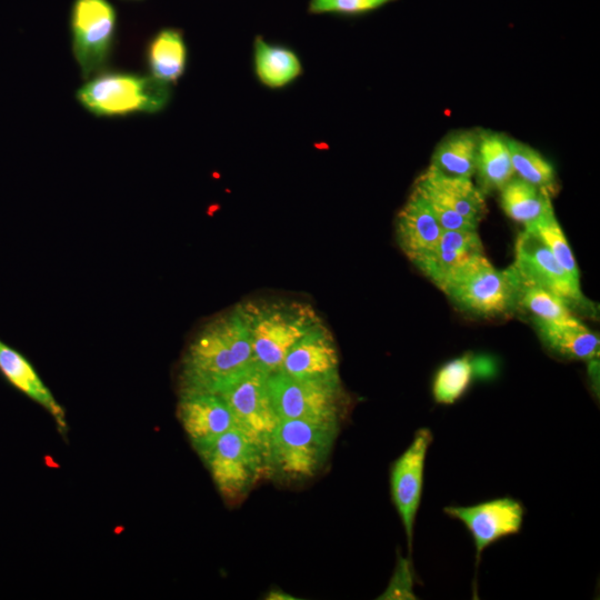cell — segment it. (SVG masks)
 <instances>
[{"label":"cell","instance_id":"obj_5","mask_svg":"<svg viewBox=\"0 0 600 600\" xmlns=\"http://www.w3.org/2000/svg\"><path fill=\"white\" fill-rule=\"evenodd\" d=\"M78 102L98 117L161 111L170 99L169 84L130 72L98 73L77 90Z\"/></svg>","mask_w":600,"mask_h":600},{"label":"cell","instance_id":"obj_24","mask_svg":"<svg viewBox=\"0 0 600 600\" xmlns=\"http://www.w3.org/2000/svg\"><path fill=\"white\" fill-rule=\"evenodd\" d=\"M478 143L476 131L454 132L439 143L431 166L447 176L471 179L476 173Z\"/></svg>","mask_w":600,"mask_h":600},{"label":"cell","instance_id":"obj_29","mask_svg":"<svg viewBox=\"0 0 600 600\" xmlns=\"http://www.w3.org/2000/svg\"><path fill=\"white\" fill-rule=\"evenodd\" d=\"M396 0H310L311 13L356 16L379 9Z\"/></svg>","mask_w":600,"mask_h":600},{"label":"cell","instance_id":"obj_14","mask_svg":"<svg viewBox=\"0 0 600 600\" xmlns=\"http://www.w3.org/2000/svg\"><path fill=\"white\" fill-rule=\"evenodd\" d=\"M278 372L298 379L340 377L338 348L323 322L311 329L289 350Z\"/></svg>","mask_w":600,"mask_h":600},{"label":"cell","instance_id":"obj_7","mask_svg":"<svg viewBox=\"0 0 600 600\" xmlns=\"http://www.w3.org/2000/svg\"><path fill=\"white\" fill-rule=\"evenodd\" d=\"M268 384L279 419L340 426L349 409L340 377L298 379L274 372L269 374Z\"/></svg>","mask_w":600,"mask_h":600},{"label":"cell","instance_id":"obj_12","mask_svg":"<svg viewBox=\"0 0 600 600\" xmlns=\"http://www.w3.org/2000/svg\"><path fill=\"white\" fill-rule=\"evenodd\" d=\"M268 378L269 373L254 366L219 393L228 404L236 427L262 442L267 449L280 420L273 407Z\"/></svg>","mask_w":600,"mask_h":600},{"label":"cell","instance_id":"obj_23","mask_svg":"<svg viewBox=\"0 0 600 600\" xmlns=\"http://www.w3.org/2000/svg\"><path fill=\"white\" fill-rule=\"evenodd\" d=\"M253 58L258 79L270 88L287 86L302 71L301 62L292 50L270 44L260 37L254 40Z\"/></svg>","mask_w":600,"mask_h":600},{"label":"cell","instance_id":"obj_4","mask_svg":"<svg viewBox=\"0 0 600 600\" xmlns=\"http://www.w3.org/2000/svg\"><path fill=\"white\" fill-rule=\"evenodd\" d=\"M196 451L229 503L240 501L259 480L269 477L267 447L238 427Z\"/></svg>","mask_w":600,"mask_h":600},{"label":"cell","instance_id":"obj_22","mask_svg":"<svg viewBox=\"0 0 600 600\" xmlns=\"http://www.w3.org/2000/svg\"><path fill=\"white\" fill-rule=\"evenodd\" d=\"M500 191L506 214L524 226L553 213L550 192L520 178H512Z\"/></svg>","mask_w":600,"mask_h":600},{"label":"cell","instance_id":"obj_2","mask_svg":"<svg viewBox=\"0 0 600 600\" xmlns=\"http://www.w3.org/2000/svg\"><path fill=\"white\" fill-rule=\"evenodd\" d=\"M234 309L248 330L256 366L269 374L278 372L289 350L322 322L311 304L298 300L248 299Z\"/></svg>","mask_w":600,"mask_h":600},{"label":"cell","instance_id":"obj_16","mask_svg":"<svg viewBox=\"0 0 600 600\" xmlns=\"http://www.w3.org/2000/svg\"><path fill=\"white\" fill-rule=\"evenodd\" d=\"M442 232L428 202L412 190L396 219L400 249L416 266L434 251Z\"/></svg>","mask_w":600,"mask_h":600},{"label":"cell","instance_id":"obj_8","mask_svg":"<svg viewBox=\"0 0 600 600\" xmlns=\"http://www.w3.org/2000/svg\"><path fill=\"white\" fill-rule=\"evenodd\" d=\"M117 14L109 0H74L70 13L72 51L83 78L106 67L111 54Z\"/></svg>","mask_w":600,"mask_h":600},{"label":"cell","instance_id":"obj_26","mask_svg":"<svg viewBox=\"0 0 600 600\" xmlns=\"http://www.w3.org/2000/svg\"><path fill=\"white\" fill-rule=\"evenodd\" d=\"M518 304L528 310L536 322L551 324L581 322L572 314L569 304L563 299L538 287L519 284Z\"/></svg>","mask_w":600,"mask_h":600},{"label":"cell","instance_id":"obj_17","mask_svg":"<svg viewBox=\"0 0 600 600\" xmlns=\"http://www.w3.org/2000/svg\"><path fill=\"white\" fill-rule=\"evenodd\" d=\"M483 253L477 230H443L434 251L416 267L439 288L458 268Z\"/></svg>","mask_w":600,"mask_h":600},{"label":"cell","instance_id":"obj_1","mask_svg":"<svg viewBox=\"0 0 600 600\" xmlns=\"http://www.w3.org/2000/svg\"><path fill=\"white\" fill-rule=\"evenodd\" d=\"M254 366L248 330L233 308L210 320L188 346L179 393L219 394Z\"/></svg>","mask_w":600,"mask_h":600},{"label":"cell","instance_id":"obj_6","mask_svg":"<svg viewBox=\"0 0 600 600\" xmlns=\"http://www.w3.org/2000/svg\"><path fill=\"white\" fill-rule=\"evenodd\" d=\"M460 309L483 317L509 312L518 304V279L509 267L496 269L479 254L452 272L439 287Z\"/></svg>","mask_w":600,"mask_h":600},{"label":"cell","instance_id":"obj_20","mask_svg":"<svg viewBox=\"0 0 600 600\" xmlns=\"http://www.w3.org/2000/svg\"><path fill=\"white\" fill-rule=\"evenodd\" d=\"M476 172L486 191L501 190L513 176L508 138L500 133H479Z\"/></svg>","mask_w":600,"mask_h":600},{"label":"cell","instance_id":"obj_9","mask_svg":"<svg viewBox=\"0 0 600 600\" xmlns=\"http://www.w3.org/2000/svg\"><path fill=\"white\" fill-rule=\"evenodd\" d=\"M432 441L433 434L429 428L418 429L408 448L390 468L391 500L406 532L409 559L412 553L416 517L422 498L426 460Z\"/></svg>","mask_w":600,"mask_h":600},{"label":"cell","instance_id":"obj_18","mask_svg":"<svg viewBox=\"0 0 600 600\" xmlns=\"http://www.w3.org/2000/svg\"><path fill=\"white\" fill-rule=\"evenodd\" d=\"M0 371L12 386L43 407L56 420L60 431L67 430L62 407L56 401L31 363L1 340Z\"/></svg>","mask_w":600,"mask_h":600},{"label":"cell","instance_id":"obj_30","mask_svg":"<svg viewBox=\"0 0 600 600\" xmlns=\"http://www.w3.org/2000/svg\"><path fill=\"white\" fill-rule=\"evenodd\" d=\"M412 591V567L410 559L401 556L397 561V567L391 580L378 599H416Z\"/></svg>","mask_w":600,"mask_h":600},{"label":"cell","instance_id":"obj_15","mask_svg":"<svg viewBox=\"0 0 600 600\" xmlns=\"http://www.w3.org/2000/svg\"><path fill=\"white\" fill-rule=\"evenodd\" d=\"M413 190L427 201L453 210L476 224L487 212L483 193L471 179L447 176L431 164L419 176Z\"/></svg>","mask_w":600,"mask_h":600},{"label":"cell","instance_id":"obj_11","mask_svg":"<svg viewBox=\"0 0 600 600\" xmlns=\"http://www.w3.org/2000/svg\"><path fill=\"white\" fill-rule=\"evenodd\" d=\"M443 512L469 531L476 549L477 568L488 547L520 532L526 508L520 500L506 496L471 506H448Z\"/></svg>","mask_w":600,"mask_h":600},{"label":"cell","instance_id":"obj_3","mask_svg":"<svg viewBox=\"0 0 600 600\" xmlns=\"http://www.w3.org/2000/svg\"><path fill=\"white\" fill-rule=\"evenodd\" d=\"M339 427L280 419L268 442L269 477L300 481L316 476L330 456Z\"/></svg>","mask_w":600,"mask_h":600},{"label":"cell","instance_id":"obj_13","mask_svg":"<svg viewBox=\"0 0 600 600\" xmlns=\"http://www.w3.org/2000/svg\"><path fill=\"white\" fill-rule=\"evenodd\" d=\"M178 418L197 450L236 428L234 418L220 394H180Z\"/></svg>","mask_w":600,"mask_h":600},{"label":"cell","instance_id":"obj_19","mask_svg":"<svg viewBox=\"0 0 600 600\" xmlns=\"http://www.w3.org/2000/svg\"><path fill=\"white\" fill-rule=\"evenodd\" d=\"M146 60L151 77L167 84L182 77L187 64V47L182 32L166 28L149 41Z\"/></svg>","mask_w":600,"mask_h":600},{"label":"cell","instance_id":"obj_28","mask_svg":"<svg viewBox=\"0 0 600 600\" xmlns=\"http://www.w3.org/2000/svg\"><path fill=\"white\" fill-rule=\"evenodd\" d=\"M524 229L536 234L551 251L560 266L577 281L579 269L567 238L558 223L554 212L524 226Z\"/></svg>","mask_w":600,"mask_h":600},{"label":"cell","instance_id":"obj_25","mask_svg":"<svg viewBox=\"0 0 600 600\" xmlns=\"http://www.w3.org/2000/svg\"><path fill=\"white\" fill-rule=\"evenodd\" d=\"M474 373L471 354H463L443 363L432 380V397L439 404L451 406L469 389Z\"/></svg>","mask_w":600,"mask_h":600},{"label":"cell","instance_id":"obj_27","mask_svg":"<svg viewBox=\"0 0 600 600\" xmlns=\"http://www.w3.org/2000/svg\"><path fill=\"white\" fill-rule=\"evenodd\" d=\"M512 167L523 181L551 192L554 186V170L538 151L529 146L508 138Z\"/></svg>","mask_w":600,"mask_h":600},{"label":"cell","instance_id":"obj_31","mask_svg":"<svg viewBox=\"0 0 600 600\" xmlns=\"http://www.w3.org/2000/svg\"><path fill=\"white\" fill-rule=\"evenodd\" d=\"M266 599H269V600H292V599H297V598L292 597L291 594L282 591L280 589H271L267 593Z\"/></svg>","mask_w":600,"mask_h":600},{"label":"cell","instance_id":"obj_10","mask_svg":"<svg viewBox=\"0 0 600 600\" xmlns=\"http://www.w3.org/2000/svg\"><path fill=\"white\" fill-rule=\"evenodd\" d=\"M518 283L544 289L569 306L586 302L579 281L558 262L547 246L532 232L523 230L514 243V262L510 266Z\"/></svg>","mask_w":600,"mask_h":600},{"label":"cell","instance_id":"obj_21","mask_svg":"<svg viewBox=\"0 0 600 600\" xmlns=\"http://www.w3.org/2000/svg\"><path fill=\"white\" fill-rule=\"evenodd\" d=\"M536 323L544 344L559 357L583 361L598 357L599 338L582 322L577 324Z\"/></svg>","mask_w":600,"mask_h":600}]
</instances>
